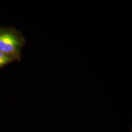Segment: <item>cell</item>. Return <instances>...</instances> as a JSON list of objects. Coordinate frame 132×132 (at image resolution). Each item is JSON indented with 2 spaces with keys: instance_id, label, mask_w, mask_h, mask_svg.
<instances>
[{
  "instance_id": "obj_2",
  "label": "cell",
  "mask_w": 132,
  "mask_h": 132,
  "mask_svg": "<svg viewBox=\"0 0 132 132\" xmlns=\"http://www.w3.org/2000/svg\"><path fill=\"white\" fill-rule=\"evenodd\" d=\"M13 59L14 58L10 55L0 52V68L12 61Z\"/></svg>"
},
{
  "instance_id": "obj_1",
  "label": "cell",
  "mask_w": 132,
  "mask_h": 132,
  "mask_svg": "<svg viewBox=\"0 0 132 132\" xmlns=\"http://www.w3.org/2000/svg\"><path fill=\"white\" fill-rule=\"evenodd\" d=\"M24 43V39L18 33L9 29H0V52L19 59Z\"/></svg>"
}]
</instances>
